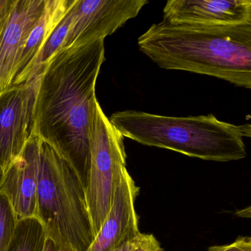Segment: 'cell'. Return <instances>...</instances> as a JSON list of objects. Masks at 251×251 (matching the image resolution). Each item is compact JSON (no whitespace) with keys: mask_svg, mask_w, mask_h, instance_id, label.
Segmentation results:
<instances>
[{"mask_svg":"<svg viewBox=\"0 0 251 251\" xmlns=\"http://www.w3.org/2000/svg\"><path fill=\"white\" fill-rule=\"evenodd\" d=\"M35 217L47 237L64 251H87L95 240L86 190L78 176L64 157L41 139Z\"/></svg>","mask_w":251,"mask_h":251,"instance_id":"obj_4","label":"cell"},{"mask_svg":"<svg viewBox=\"0 0 251 251\" xmlns=\"http://www.w3.org/2000/svg\"><path fill=\"white\" fill-rule=\"evenodd\" d=\"M141 234V233H140ZM140 234L135 238V239H132V240L128 241V242H126L123 244L119 248H116L114 251H132L135 248H136V245H137L138 242H139V236Z\"/></svg>","mask_w":251,"mask_h":251,"instance_id":"obj_18","label":"cell"},{"mask_svg":"<svg viewBox=\"0 0 251 251\" xmlns=\"http://www.w3.org/2000/svg\"><path fill=\"white\" fill-rule=\"evenodd\" d=\"M18 221L6 195L0 192V251H6Z\"/></svg>","mask_w":251,"mask_h":251,"instance_id":"obj_15","label":"cell"},{"mask_svg":"<svg viewBox=\"0 0 251 251\" xmlns=\"http://www.w3.org/2000/svg\"><path fill=\"white\" fill-rule=\"evenodd\" d=\"M104 40L60 51L42 73L35 103L34 134L71 164L85 190L95 87L105 58Z\"/></svg>","mask_w":251,"mask_h":251,"instance_id":"obj_1","label":"cell"},{"mask_svg":"<svg viewBox=\"0 0 251 251\" xmlns=\"http://www.w3.org/2000/svg\"><path fill=\"white\" fill-rule=\"evenodd\" d=\"M126 168L124 137L111 124L97 100L90 133V167L86 201L95 236L112 205Z\"/></svg>","mask_w":251,"mask_h":251,"instance_id":"obj_5","label":"cell"},{"mask_svg":"<svg viewBox=\"0 0 251 251\" xmlns=\"http://www.w3.org/2000/svg\"><path fill=\"white\" fill-rule=\"evenodd\" d=\"M124 138L205 161L228 162L247 156L244 139L250 124L234 125L213 114L167 117L143 111H117L109 118Z\"/></svg>","mask_w":251,"mask_h":251,"instance_id":"obj_3","label":"cell"},{"mask_svg":"<svg viewBox=\"0 0 251 251\" xmlns=\"http://www.w3.org/2000/svg\"><path fill=\"white\" fill-rule=\"evenodd\" d=\"M14 0H0V20L5 17L12 5Z\"/></svg>","mask_w":251,"mask_h":251,"instance_id":"obj_19","label":"cell"},{"mask_svg":"<svg viewBox=\"0 0 251 251\" xmlns=\"http://www.w3.org/2000/svg\"><path fill=\"white\" fill-rule=\"evenodd\" d=\"M132 251H164V249L153 235L141 233L139 242Z\"/></svg>","mask_w":251,"mask_h":251,"instance_id":"obj_17","label":"cell"},{"mask_svg":"<svg viewBox=\"0 0 251 251\" xmlns=\"http://www.w3.org/2000/svg\"><path fill=\"white\" fill-rule=\"evenodd\" d=\"M139 194V186L126 169L108 216L87 251H112L140 234L135 208Z\"/></svg>","mask_w":251,"mask_h":251,"instance_id":"obj_10","label":"cell"},{"mask_svg":"<svg viewBox=\"0 0 251 251\" xmlns=\"http://www.w3.org/2000/svg\"><path fill=\"white\" fill-rule=\"evenodd\" d=\"M73 2L74 0H46L43 12L33 26L22 51L16 67L14 79L30 64Z\"/></svg>","mask_w":251,"mask_h":251,"instance_id":"obj_12","label":"cell"},{"mask_svg":"<svg viewBox=\"0 0 251 251\" xmlns=\"http://www.w3.org/2000/svg\"><path fill=\"white\" fill-rule=\"evenodd\" d=\"M46 239L45 228L36 217L23 219L17 223L6 251H43Z\"/></svg>","mask_w":251,"mask_h":251,"instance_id":"obj_14","label":"cell"},{"mask_svg":"<svg viewBox=\"0 0 251 251\" xmlns=\"http://www.w3.org/2000/svg\"><path fill=\"white\" fill-rule=\"evenodd\" d=\"M75 2V0H74ZM74 3V2H73ZM71 8L67 11L59 24L42 45L36 56L31 62L26 67L25 70L19 75L14 81L12 86L23 84L29 80L36 78L42 75L45 69L49 65L55 55L62 50L63 45L70 30V25L73 20V14Z\"/></svg>","mask_w":251,"mask_h":251,"instance_id":"obj_13","label":"cell"},{"mask_svg":"<svg viewBox=\"0 0 251 251\" xmlns=\"http://www.w3.org/2000/svg\"><path fill=\"white\" fill-rule=\"evenodd\" d=\"M39 138L33 134L23 153L0 179V192L11 202L17 221L35 217L39 171Z\"/></svg>","mask_w":251,"mask_h":251,"instance_id":"obj_11","label":"cell"},{"mask_svg":"<svg viewBox=\"0 0 251 251\" xmlns=\"http://www.w3.org/2000/svg\"><path fill=\"white\" fill-rule=\"evenodd\" d=\"M165 23L192 27L251 24V0H170L163 10Z\"/></svg>","mask_w":251,"mask_h":251,"instance_id":"obj_8","label":"cell"},{"mask_svg":"<svg viewBox=\"0 0 251 251\" xmlns=\"http://www.w3.org/2000/svg\"><path fill=\"white\" fill-rule=\"evenodd\" d=\"M148 0H75L63 49L105 39L137 17Z\"/></svg>","mask_w":251,"mask_h":251,"instance_id":"obj_7","label":"cell"},{"mask_svg":"<svg viewBox=\"0 0 251 251\" xmlns=\"http://www.w3.org/2000/svg\"><path fill=\"white\" fill-rule=\"evenodd\" d=\"M138 47L164 70L205 75L251 89V24L202 27L153 24Z\"/></svg>","mask_w":251,"mask_h":251,"instance_id":"obj_2","label":"cell"},{"mask_svg":"<svg viewBox=\"0 0 251 251\" xmlns=\"http://www.w3.org/2000/svg\"><path fill=\"white\" fill-rule=\"evenodd\" d=\"M1 177H2V173L0 172V179H1Z\"/></svg>","mask_w":251,"mask_h":251,"instance_id":"obj_21","label":"cell"},{"mask_svg":"<svg viewBox=\"0 0 251 251\" xmlns=\"http://www.w3.org/2000/svg\"><path fill=\"white\" fill-rule=\"evenodd\" d=\"M208 251H251V238L239 236L232 243L210 247Z\"/></svg>","mask_w":251,"mask_h":251,"instance_id":"obj_16","label":"cell"},{"mask_svg":"<svg viewBox=\"0 0 251 251\" xmlns=\"http://www.w3.org/2000/svg\"><path fill=\"white\" fill-rule=\"evenodd\" d=\"M45 2L46 0H14L0 20V95L12 86L19 58Z\"/></svg>","mask_w":251,"mask_h":251,"instance_id":"obj_9","label":"cell"},{"mask_svg":"<svg viewBox=\"0 0 251 251\" xmlns=\"http://www.w3.org/2000/svg\"><path fill=\"white\" fill-rule=\"evenodd\" d=\"M41 77L11 86L0 95V172L23 153L34 134V111Z\"/></svg>","mask_w":251,"mask_h":251,"instance_id":"obj_6","label":"cell"},{"mask_svg":"<svg viewBox=\"0 0 251 251\" xmlns=\"http://www.w3.org/2000/svg\"><path fill=\"white\" fill-rule=\"evenodd\" d=\"M43 251H66L60 248L57 244H55L52 239L47 237L45 241V248Z\"/></svg>","mask_w":251,"mask_h":251,"instance_id":"obj_20","label":"cell"}]
</instances>
